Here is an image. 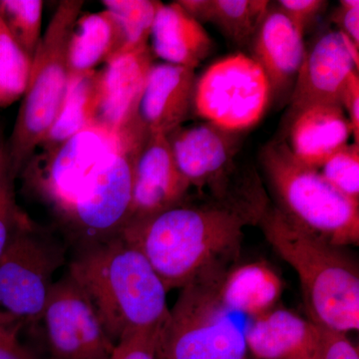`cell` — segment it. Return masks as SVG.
Wrapping results in <instances>:
<instances>
[{
    "label": "cell",
    "instance_id": "6da1fadb",
    "mask_svg": "<svg viewBox=\"0 0 359 359\" xmlns=\"http://www.w3.org/2000/svg\"><path fill=\"white\" fill-rule=\"evenodd\" d=\"M248 224H255L249 217L207 200L130 222L118 237L145 257L169 292L205 271L235 264Z\"/></svg>",
    "mask_w": 359,
    "mask_h": 359
},
{
    "label": "cell",
    "instance_id": "7a4b0ae2",
    "mask_svg": "<svg viewBox=\"0 0 359 359\" xmlns=\"http://www.w3.org/2000/svg\"><path fill=\"white\" fill-rule=\"evenodd\" d=\"M68 275L93 304L110 339L162 327L170 309L164 283L145 257L116 237L77 249Z\"/></svg>",
    "mask_w": 359,
    "mask_h": 359
},
{
    "label": "cell",
    "instance_id": "3957f363",
    "mask_svg": "<svg viewBox=\"0 0 359 359\" xmlns=\"http://www.w3.org/2000/svg\"><path fill=\"white\" fill-rule=\"evenodd\" d=\"M264 237L299 276L309 318L318 327L346 334L359 328L358 264L323 238L302 230L273 205L259 223Z\"/></svg>",
    "mask_w": 359,
    "mask_h": 359
},
{
    "label": "cell",
    "instance_id": "277c9868",
    "mask_svg": "<svg viewBox=\"0 0 359 359\" xmlns=\"http://www.w3.org/2000/svg\"><path fill=\"white\" fill-rule=\"evenodd\" d=\"M259 161L273 205L285 218L335 247L359 244V203L295 159L283 139L266 144Z\"/></svg>",
    "mask_w": 359,
    "mask_h": 359
},
{
    "label": "cell",
    "instance_id": "5b68a950",
    "mask_svg": "<svg viewBox=\"0 0 359 359\" xmlns=\"http://www.w3.org/2000/svg\"><path fill=\"white\" fill-rule=\"evenodd\" d=\"M82 0L59 2L32 58V72L13 133L6 141L11 173L20 176L57 117L67 89V49L83 7Z\"/></svg>",
    "mask_w": 359,
    "mask_h": 359
},
{
    "label": "cell",
    "instance_id": "8992f818",
    "mask_svg": "<svg viewBox=\"0 0 359 359\" xmlns=\"http://www.w3.org/2000/svg\"><path fill=\"white\" fill-rule=\"evenodd\" d=\"M233 266L205 271L182 287L161 327L157 359H247V327L236 323L219 294Z\"/></svg>",
    "mask_w": 359,
    "mask_h": 359
},
{
    "label": "cell",
    "instance_id": "52a82bcc",
    "mask_svg": "<svg viewBox=\"0 0 359 359\" xmlns=\"http://www.w3.org/2000/svg\"><path fill=\"white\" fill-rule=\"evenodd\" d=\"M243 133L204 122L180 126L168 135L174 159L191 187L209 192V200L259 218L268 199L252 173L237 166Z\"/></svg>",
    "mask_w": 359,
    "mask_h": 359
},
{
    "label": "cell",
    "instance_id": "ba28073f",
    "mask_svg": "<svg viewBox=\"0 0 359 359\" xmlns=\"http://www.w3.org/2000/svg\"><path fill=\"white\" fill-rule=\"evenodd\" d=\"M65 263V245L25 214L0 257V311L25 325L39 323Z\"/></svg>",
    "mask_w": 359,
    "mask_h": 359
},
{
    "label": "cell",
    "instance_id": "9c48e42d",
    "mask_svg": "<svg viewBox=\"0 0 359 359\" xmlns=\"http://www.w3.org/2000/svg\"><path fill=\"white\" fill-rule=\"evenodd\" d=\"M118 141V135L99 127L79 132L57 148L30 159L20 173L25 190L39 198L57 221L89 188Z\"/></svg>",
    "mask_w": 359,
    "mask_h": 359
},
{
    "label": "cell",
    "instance_id": "30bf717a",
    "mask_svg": "<svg viewBox=\"0 0 359 359\" xmlns=\"http://www.w3.org/2000/svg\"><path fill=\"white\" fill-rule=\"evenodd\" d=\"M271 103L264 71L250 56L236 53L219 59L197 77L193 110L205 122L244 132L259 123Z\"/></svg>",
    "mask_w": 359,
    "mask_h": 359
},
{
    "label": "cell",
    "instance_id": "8fae6325",
    "mask_svg": "<svg viewBox=\"0 0 359 359\" xmlns=\"http://www.w3.org/2000/svg\"><path fill=\"white\" fill-rule=\"evenodd\" d=\"M39 323L51 359H109L114 349L93 304L68 273L54 283Z\"/></svg>",
    "mask_w": 359,
    "mask_h": 359
},
{
    "label": "cell",
    "instance_id": "7c38bea8",
    "mask_svg": "<svg viewBox=\"0 0 359 359\" xmlns=\"http://www.w3.org/2000/svg\"><path fill=\"white\" fill-rule=\"evenodd\" d=\"M358 59L359 47L339 30L321 34L306 48L290 95L287 118L316 104L341 106L347 81L358 72Z\"/></svg>",
    "mask_w": 359,
    "mask_h": 359
},
{
    "label": "cell",
    "instance_id": "4fadbf2b",
    "mask_svg": "<svg viewBox=\"0 0 359 359\" xmlns=\"http://www.w3.org/2000/svg\"><path fill=\"white\" fill-rule=\"evenodd\" d=\"M191 188L177 166L167 136L148 135L135 159L131 207L126 224L185 204Z\"/></svg>",
    "mask_w": 359,
    "mask_h": 359
},
{
    "label": "cell",
    "instance_id": "5bb4252c",
    "mask_svg": "<svg viewBox=\"0 0 359 359\" xmlns=\"http://www.w3.org/2000/svg\"><path fill=\"white\" fill-rule=\"evenodd\" d=\"M153 59L147 45L116 54L97 70L95 127L120 135L137 124V110Z\"/></svg>",
    "mask_w": 359,
    "mask_h": 359
},
{
    "label": "cell",
    "instance_id": "9a60e30c",
    "mask_svg": "<svg viewBox=\"0 0 359 359\" xmlns=\"http://www.w3.org/2000/svg\"><path fill=\"white\" fill-rule=\"evenodd\" d=\"M250 46V57L268 80L271 102L290 100L306 53L304 35L273 4L269 6Z\"/></svg>",
    "mask_w": 359,
    "mask_h": 359
},
{
    "label": "cell",
    "instance_id": "2e32d148",
    "mask_svg": "<svg viewBox=\"0 0 359 359\" xmlns=\"http://www.w3.org/2000/svg\"><path fill=\"white\" fill-rule=\"evenodd\" d=\"M196 81L191 68L152 65L137 110V123L146 134L168 136L182 126L193 110Z\"/></svg>",
    "mask_w": 359,
    "mask_h": 359
},
{
    "label": "cell",
    "instance_id": "e0dca14e",
    "mask_svg": "<svg viewBox=\"0 0 359 359\" xmlns=\"http://www.w3.org/2000/svg\"><path fill=\"white\" fill-rule=\"evenodd\" d=\"M353 132L344 108L334 104L308 106L287 118L283 140L304 166L320 170L328 158L348 143Z\"/></svg>",
    "mask_w": 359,
    "mask_h": 359
},
{
    "label": "cell",
    "instance_id": "ac0fdd59",
    "mask_svg": "<svg viewBox=\"0 0 359 359\" xmlns=\"http://www.w3.org/2000/svg\"><path fill=\"white\" fill-rule=\"evenodd\" d=\"M320 327L287 309H273L250 321L248 351L257 359H316Z\"/></svg>",
    "mask_w": 359,
    "mask_h": 359
},
{
    "label": "cell",
    "instance_id": "d6986e66",
    "mask_svg": "<svg viewBox=\"0 0 359 359\" xmlns=\"http://www.w3.org/2000/svg\"><path fill=\"white\" fill-rule=\"evenodd\" d=\"M151 51L169 65L195 70L212 53L214 41L204 26L178 2L161 4L150 34Z\"/></svg>",
    "mask_w": 359,
    "mask_h": 359
},
{
    "label": "cell",
    "instance_id": "ffe728a7",
    "mask_svg": "<svg viewBox=\"0 0 359 359\" xmlns=\"http://www.w3.org/2000/svg\"><path fill=\"white\" fill-rule=\"evenodd\" d=\"M283 280L264 262L236 266L224 271L219 294L224 308L250 320L276 309L283 294Z\"/></svg>",
    "mask_w": 359,
    "mask_h": 359
},
{
    "label": "cell",
    "instance_id": "44dd1931",
    "mask_svg": "<svg viewBox=\"0 0 359 359\" xmlns=\"http://www.w3.org/2000/svg\"><path fill=\"white\" fill-rule=\"evenodd\" d=\"M123 49L121 28L109 11L85 14L78 18L68 42L69 76L96 70Z\"/></svg>",
    "mask_w": 359,
    "mask_h": 359
},
{
    "label": "cell",
    "instance_id": "7402d4cb",
    "mask_svg": "<svg viewBox=\"0 0 359 359\" xmlns=\"http://www.w3.org/2000/svg\"><path fill=\"white\" fill-rule=\"evenodd\" d=\"M187 13L203 23H212L226 39L250 45L268 13L266 0H179Z\"/></svg>",
    "mask_w": 359,
    "mask_h": 359
},
{
    "label": "cell",
    "instance_id": "603a6c76",
    "mask_svg": "<svg viewBox=\"0 0 359 359\" xmlns=\"http://www.w3.org/2000/svg\"><path fill=\"white\" fill-rule=\"evenodd\" d=\"M97 70L70 75L63 102L39 147L49 152L85 129L95 127Z\"/></svg>",
    "mask_w": 359,
    "mask_h": 359
},
{
    "label": "cell",
    "instance_id": "cb8c5ba5",
    "mask_svg": "<svg viewBox=\"0 0 359 359\" xmlns=\"http://www.w3.org/2000/svg\"><path fill=\"white\" fill-rule=\"evenodd\" d=\"M32 58L13 39L0 18V108L13 105L25 95Z\"/></svg>",
    "mask_w": 359,
    "mask_h": 359
},
{
    "label": "cell",
    "instance_id": "d4e9b609",
    "mask_svg": "<svg viewBox=\"0 0 359 359\" xmlns=\"http://www.w3.org/2000/svg\"><path fill=\"white\" fill-rule=\"evenodd\" d=\"M124 37L122 52L133 51L147 46L156 13L162 2L155 0H103ZM121 52V53H122Z\"/></svg>",
    "mask_w": 359,
    "mask_h": 359
},
{
    "label": "cell",
    "instance_id": "484cf974",
    "mask_svg": "<svg viewBox=\"0 0 359 359\" xmlns=\"http://www.w3.org/2000/svg\"><path fill=\"white\" fill-rule=\"evenodd\" d=\"M42 11L41 0H0V18L32 58L41 39Z\"/></svg>",
    "mask_w": 359,
    "mask_h": 359
},
{
    "label": "cell",
    "instance_id": "4316f807",
    "mask_svg": "<svg viewBox=\"0 0 359 359\" xmlns=\"http://www.w3.org/2000/svg\"><path fill=\"white\" fill-rule=\"evenodd\" d=\"M320 172L328 183L359 203V144H347L328 158Z\"/></svg>",
    "mask_w": 359,
    "mask_h": 359
},
{
    "label": "cell",
    "instance_id": "83f0119b",
    "mask_svg": "<svg viewBox=\"0 0 359 359\" xmlns=\"http://www.w3.org/2000/svg\"><path fill=\"white\" fill-rule=\"evenodd\" d=\"M15 179L9 167L6 149L0 157V257L25 215L16 204Z\"/></svg>",
    "mask_w": 359,
    "mask_h": 359
},
{
    "label": "cell",
    "instance_id": "f1b7e54d",
    "mask_svg": "<svg viewBox=\"0 0 359 359\" xmlns=\"http://www.w3.org/2000/svg\"><path fill=\"white\" fill-rule=\"evenodd\" d=\"M161 327L127 332L116 342L109 359H157Z\"/></svg>",
    "mask_w": 359,
    "mask_h": 359
},
{
    "label": "cell",
    "instance_id": "f546056e",
    "mask_svg": "<svg viewBox=\"0 0 359 359\" xmlns=\"http://www.w3.org/2000/svg\"><path fill=\"white\" fill-rule=\"evenodd\" d=\"M275 4L302 35L328 6L323 0H280Z\"/></svg>",
    "mask_w": 359,
    "mask_h": 359
},
{
    "label": "cell",
    "instance_id": "4dcf8cb0",
    "mask_svg": "<svg viewBox=\"0 0 359 359\" xmlns=\"http://www.w3.org/2000/svg\"><path fill=\"white\" fill-rule=\"evenodd\" d=\"M25 323L0 311V359H34L20 339Z\"/></svg>",
    "mask_w": 359,
    "mask_h": 359
},
{
    "label": "cell",
    "instance_id": "1f68e13d",
    "mask_svg": "<svg viewBox=\"0 0 359 359\" xmlns=\"http://www.w3.org/2000/svg\"><path fill=\"white\" fill-rule=\"evenodd\" d=\"M320 334L316 359H359L358 348L346 334L320 327Z\"/></svg>",
    "mask_w": 359,
    "mask_h": 359
},
{
    "label": "cell",
    "instance_id": "d6a6232c",
    "mask_svg": "<svg viewBox=\"0 0 359 359\" xmlns=\"http://www.w3.org/2000/svg\"><path fill=\"white\" fill-rule=\"evenodd\" d=\"M332 21L337 23L339 32L359 47L358 0H340Z\"/></svg>",
    "mask_w": 359,
    "mask_h": 359
},
{
    "label": "cell",
    "instance_id": "836d02e7",
    "mask_svg": "<svg viewBox=\"0 0 359 359\" xmlns=\"http://www.w3.org/2000/svg\"><path fill=\"white\" fill-rule=\"evenodd\" d=\"M341 107L351 124L354 143L359 144V77L354 72L346 85L341 96Z\"/></svg>",
    "mask_w": 359,
    "mask_h": 359
},
{
    "label": "cell",
    "instance_id": "e575fe53",
    "mask_svg": "<svg viewBox=\"0 0 359 359\" xmlns=\"http://www.w3.org/2000/svg\"><path fill=\"white\" fill-rule=\"evenodd\" d=\"M6 141L4 139V129H2L1 125H0V157L4 154L6 151Z\"/></svg>",
    "mask_w": 359,
    "mask_h": 359
},
{
    "label": "cell",
    "instance_id": "d590c367",
    "mask_svg": "<svg viewBox=\"0 0 359 359\" xmlns=\"http://www.w3.org/2000/svg\"><path fill=\"white\" fill-rule=\"evenodd\" d=\"M51 359V358H50Z\"/></svg>",
    "mask_w": 359,
    "mask_h": 359
}]
</instances>
